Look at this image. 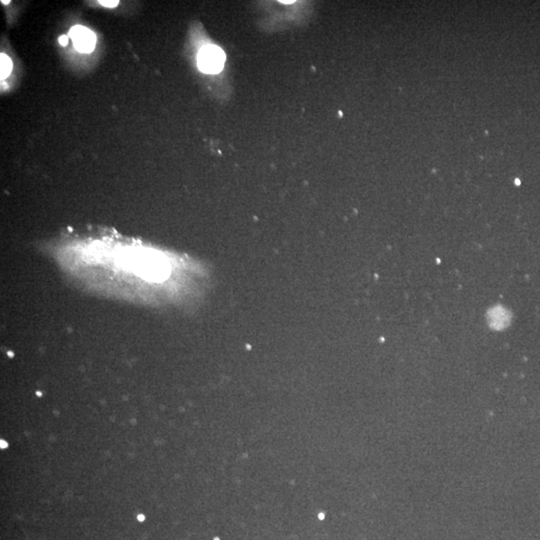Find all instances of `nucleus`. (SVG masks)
<instances>
[{
  "mask_svg": "<svg viewBox=\"0 0 540 540\" xmlns=\"http://www.w3.org/2000/svg\"><path fill=\"white\" fill-rule=\"evenodd\" d=\"M225 62V53L218 46H206L199 51L197 64L203 73L215 75L221 73Z\"/></svg>",
  "mask_w": 540,
  "mask_h": 540,
  "instance_id": "obj_1",
  "label": "nucleus"
},
{
  "mask_svg": "<svg viewBox=\"0 0 540 540\" xmlns=\"http://www.w3.org/2000/svg\"><path fill=\"white\" fill-rule=\"evenodd\" d=\"M69 37L73 39L75 48L80 53H91L95 47V35L84 26H73L69 31Z\"/></svg>",
  "mask_w": 540,
  "mask_h": 540,
  "instance_id": "obj_2",
  "label": "nucleus"
},
{
  "mask_svg": "<svg viewBox=\"0 0 540 540\" xmlns=\"http://www.w3.org/2000/svg\"><path fill=\"white\" fill-rule=\"evenodd\" d=\"M11 71H12V62L8 55L1 53L0 55V76H1V80L8 77L10 75Z\"/></svg>",
  "mask_w": 540,
  "mask_h": 540,
  "instance_id": "obj_3",
  "label": "nucleus"
},
{
  "mask_svg": "<svg viewBox=\"0 0 540 540\" xmlns=\"http://www.w3.org/2000/svg\"><path fill=\"white\" fill-rule=\"evenodd\" d=\"M100 4L103 6H106V8H115V6H118V1H104V0H102Z\"/></svg>",
  "mask_w": 540,
  "mask_h": 540,
  "instance_id": "obj_4",
  "label": "nucleus"
},
{
  "mask_svg": "<svg viewBox=\"0 0 540 540\" xmlns=\"http://www.w3.org/2000/svg\"><path fill=\"white\" fill-rule=\"evenodd\" d=\"M59 42L62 46H66V44H68V37H66V35H62V37H60L59 38Z\"/></svg>",
  "mask_w": 540,
  "mask_h": 540,
  "instance_id": "obj_5",
  "label": "nucleus"
},
{
  "mask_svg": "<svg viewBox=\"0 0 540 540\" xmlns=\"http://www.w3.org/2000/svg\"><path fill=\"white\" fill-rule=\"evenodd\" d=\"M10 1H2V3H10Z\"/></svg>",
  "mask_w": 540,
  "mask_h": 540,
  "instance_id": "obj_6",
  "label": "nucleus"
}]
</instances>
